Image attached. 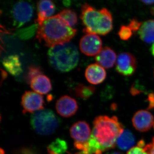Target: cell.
Listing matches in <instances>:
<instances>
[{"mask_svg": "<svg viewBox=\"0 0 154 154\" xmlns=\"http://www.w3.org/2000/svg\"><path fill=\"white\" fill-rule=\"evenodd\" d=\"M28 75L26 79L28 83H30L31 80L34 77L38 75H42L41 69L38 67L35 66H30L29 67Z\"/></svg>", "mask_w": 154, "mask_h": 154, "instance_id": "cell-23", "label": "cell"}, {"mask_svg": "<svg viewBox=\"0 0 154 154\" xmlns=\"http://www.w3.org/2000/svg\"><path fill=\"white\" fill-rule=\"evenodd\" d=\"M118 34L122 40L127 41L131 37L133 33L132 30L128 26L122 25L120 27Z\"/></svg>", "mask_w": 154, "mask_h": 154, "instance_id": "cell-22", "label": "cell"}, {"mask_svg": "<svg viewBox=\"0 0 154 154\" xmlns=\"http://www.w3.org/2000/svg\"><path fill=\"white\" fill-rule=\"evenodd\" d=\"M127 154H148L144 149V148L141 147L137 146L132 147L130 149Z\"/></svg>", "mask_w": 154, "mask_h": 154, "instance_id": "cell-25", "label": "cell"}, {"mask_svg": "<svg viewBox=\"0 0 154 154\" xmlns=\"http://www.w3.org/2000/svg\"><path fill=\"white\" fill-rule=\"evenodd\" d=\"M4 66L11 74L17 75L22 72L21 63L17 55L9 56L3 61Z\"/></svg>", "mask_w": 154, "mask_h": 154, "instance_id": "cell-18", "label": "cell"}, {"mask_svg": "<svg viewBox=\"0 0 154 154\" xmlns=\"http://www.w3.org/2000/svg\"><path fill=\"white\" fill-rule=\"evenodd\" d=\"M153 74H154V71H153Z\"/></svg>", "mask_w": 154, "mask_h": 154, "instance_id": "cell-33", "label": "cell"}, {"mask_svg": "<svg viewBox=\"0 0 154 154\" xmlns=\"http://www.w3.org/2000/svg\"><path fill=\"white\" fill-rule=\"evenodd\" d=\"M96 88L93 86H87L83 85H78L75 89L76 94L79 97L88 99L95 93Z\"/></svg>", "mask_w": 154, "mask_h": 154, "instance_id": "cell-21", "label": "cell"}, {"mask_svg": "<svg viewBox=\"0 0 154 154\" xmlns=\"http://www.w3.org/2000/svg\"><path fill=\"white\" fill-rule=\"evenodd\" d=\"M105 69L97 63L92 64L87 68L85 71L86 79L91 84H101L106 77Z\"/></svg>", "mask_w": 154, "mask_h": 154, "instance_id": "cell-14", "label": "cell"}, {"mask_svg": "<svg viewBox=\"0 0 154 154\" xmlns=\"http://www.w3.org/2000/svg\"><path fill=\"white\" fill-rule=\"evenodd\" d=\"M1 154H5V151L2 149H1Z\"/></svg>", "mask_w": 154, "mask_h": 154, "instance_id": "cell-32", "label": "cell"}, {"mask_svg": "<svg viewBox=\"0 0 154 154\" xmlns=\"http://www.w3.org/2000/svg\"><path fill=\"white\" fill-rule=\"evenodd\" d=\"M135 141V138L132 133L125 130L117 139L116 145L121 150H127L134 146Z\"/></svg>", "mask_w": 154, "mask_h": 154, "instance_id": "cell-19", "label": "cell"}, {"mask_svg": "<svg viewBox=\"0 0 154 154\" xmlns=\"http://www.w3.org/2000/svg\"><path fill=\"white\" fill-rule=\"evenodd\" d=\"M37 19L36 22L40 25L45 19L52 17L55 12V7L54 4L49 0H42L39 1L37 4Z\"/></svg>", "mask_w": 154, "mask_h": 154, "instance_id": "cell-15", "label": "cell"}, {"mask_svg": "<svg viewBox=\"0 0 154 154\" xmlns=\"http://www.w3.org/2000/svg\"><path fill=\"white\" fill-rule=\"evenodd\" d=\"M151 13L152 15L154 16V8H152L150 10Z\"/></svg>", "mask_w": 154, "mask_h": 154, "instance_id": "cell-31", "label": "cell"}, {"mask_svg": "<svg viewBox=\"0 0 154 154\" xmlns=\"http://www.w3.org/2000/svg\"><path fill=\"white\" fill-rule=\"evenodd\" d=\"M58 14L70 27H73L77 24L78 19L74 11L69 9H64Z\"/></svg>", "mask_w": 154, "mask_h": 154, "instance_id": "cell-20", "label": "cell"}, {"mask_svg": "<svg viewBox=\"0 0 154 154\" xmlns=\"http://www.w3.org/2000/svg\"><path fill=\"white\" fill-rule=\"evenodd\" d=\"M76 32L58 14L38 25L36 38L45 46L51 48L69 42Z\"/></svg>", "mask_w": 154, "mask_h": 154, "instance_id": "cell-2", "label": "cell"}, {"mask_svg": "<svg viewBox=\"0 0 154 154\" xmlns=\"http://www.w3.org/2000/svg\"><path fill=\"white\" fill-rule=\"evenodd\" d=\"M108 154H122L121 152H112L109 153Z\"/></svg>", "mask_w": 154, "mask_h": 154, "instance_id": "cell-30", "label": "cell"}, {"mask_svg": "<svg viewBox=\"0 0 154 154\" xmlns=\"http://www.w3.org/2000/svg\"><path fill=\"white\" fill-rule=\"evenodd\" d=\"M137 69V60L134 56L128 52H122L117 57L116 69L119 73L125 76H131Z\"/></svg>", "mask_w": 154, "mask_h": 154, "instance_id": "cell-8", "label": "cell"}, {"mask_svg": "<svg viewBox=\"0 0 154 154\" xmlns=\"http://www.w3.org/2000/svg\"><path fill=\"white\" fill-rule=\"evenodd\" d=\"M132 123L136 129L145 132L154 126V118L149 111L140 110L135 113L132 118Z\"/></svg>", "mask_w": 154, "mask_h": 154, "instance_id": "cell-11", "label": "cell"}, {"mask_svg": "<svg viewBox=\"0 0 154 154\" xmlns=\"http://www.w3.org/2000/svg\"><path fill=\"white\" fill-rule=\"evenodd\" d=\"M143 148L148 154H154V137L152 143L147 145Z\"/></svg>", "mask_w": 154, "mask_h": 154, "instance_id": "cell-26", "label": "cell"}, {"mask_svg": "<svg viewBox=\"0 0 154 154\" xmlns=\"http://www.w3.org/2000/svg\"><path fill=\"white\" fill-rule=\"evenodd\" d=\"M56 108L58 114L64 117H69L74 115L78 110L76 100L67 96L60 97L57 101Z\"/></svg>", "mask_w": 154, "mask_h": 154, "instance_id": "cell-12", "label": "cell"}, {"mask_svg": "<svg viewBox=\"0 0 154 154\" xmlns=\"http://www.w3.org/2000/svg\"><path fill=\"white\" fill-rule=\"evenodd\" d=\"M23 113H33L44 109V101L41 94L33 91H26L22 98Z\"/></svg>", "mask_w": 154, "mask_h": 154, "instance_id": "cell-7", "label": "cell"}, {"mask_svg": "<svg viewBox=\"0 0 154 154\" xmlns=\"http://www.w3.org/2000/svg\"><path fill=\"white\" fill-rule=\"evenodd\" d=\"M148 101L149 103V108H152L154 107V94L152 93L149 94Z\"/></svg>", "mask_w": 154, "mask_h": 154, "instance_id": "cell-27", "label": "cell"}, {"mask_svg": "<svg viewBox=\"0 0 154 154\" xmlns=\"http://www.w3.org/2000/svg\"><path fill=\"white\" fill-rule=\"evenodd\" d=\"M117 56L115 51L110 48L105 47L96 56V63L104 69L111 68L116 63Z\"/></svg>", "mask_w": 154, "mask_h": 154, "instance_id": "cell-13", "label": "cell"}, {"mask_svg": "<svg viewBox=\"0 0 154 154\" xmlns=\"http://www.w3.org/2000/svg\"><path fill=\"white\" fill-rule=\"evenodd\" d=\"M79 53L76 46L70 42L50 48L48 52L50 64L57 70L66 72L77 66Z\"/></svg>", "mask_w": 154, "mask_h": 154, "instance_id": "cell-4", "label": "cell"}, {"mask_svg": "<svg viewBox=\"0 0 154 154\" xmlns=\"http://www.w3.org/2000/svg\"><path fill=\"white\" fill-rule=\"evenodd\" d=\"M141 2L146 5H152L154 4V1H141Z\"/></svg>", "mask_w": 154, "mask_h": 154, "instance_id": "cell-28", "label": "cell"}, {"mask_svg": "<svg viewBox=\"0 0 154 154\" xmlns=\"http://www.w3.org/2000/svg\"><path fill=\"white\" fill-rule=\"evenodd\" d=\"M140 38L146 43L154 42V20H149L142 23L138 31Z\"/></svg>", "mask_w": 154, "mask_h": 154, "instance_id": "cell-17", "label": "cell"}, {"mask_svg": "<svg viewBox=\"0 0 154 154\" xmlns=\"http://www.w3.org/2000/svg\"><path fill=\"white\" fill-rule=\"evenodd\" d=\"M102 41L98 35L88 33L80 42V48L84 54L89 56H96L102 49Z\"/></svg>", "mask_w": 154, "mask_h": 154, "instance_id": "cell-9", "label": "cell"}, {"mask_svg": "<svg viewBox=\"0 0 154 154\" xmlns=\"http://www.w3.org/2000/svg\"><path fill=\"white\" fill-rule=\"evenodd\" d=\"M150 51L151 52L152 55L154 57V42L153 43L151 47L150 48Z\"/></svg>", "mask_w": 154, "mask_h": 154, "instance_id": "cell-29", "label": "cell"}, {"mask_svg": "<svg viewBox=\"0 0 154 154\" xmlns=\"http://www.w3.org/2000/svg\"><path fill=\"white\" fill-rule=\"evenodd\" d=\"M14 24L17 28L27 23L32 18L33 8L31 4L25 1H19L14 5L12 9Z\"/></svg>", "mask_w": 154, "mask_h": 154, "instance_id": "cell-6", "label": "cell"}, {"mask_svg": "<svg viewBox=\"0 0 154 154\" xmlns=\"http://www.w3.org/2000/svg\"><path fill=\"white\" fill-rule=\"evenodd\" d=\"M142 23V22H139L137 19L134 18L130 20L128 27L133 32H137V31H138L140 29Z\"/></svg>", "mask_w": 154, "mask_h": 154, "instance_id": "cell-24", "label": "cell"}, {"mask_svg": "<svg viewBox=\"0 0 154 154\" xmlns=\"http://www.w3.org/2000/svg\"><path fill=\"white\" fill-rule=\"evenodd\" d=\"M70 134L75 141V143H85L91 137V128L85 122L79 121L72 125L70 129Z\"/></svg>", "mask_w": 154, "mask_h": 154, "instance_id": "cell-10", "label": "cell"}, {"mask_svg": "<svg viewBox=\"0 0 154 154\" xmlns=\"http://www.w3.org/2000/svg\"><path fill=\"white\" fill-rule=\"evenodd\" d=\"M91 137L87 142L90 154H102L114 148L117 139L124 131L116 116H100L94 119Z\"/></svg>", "mask_w": 154, "mask_h": 154, "instance_id": "cell-1", "label": "cell"}, {"mask_svg": "<svg viewBox=\"0 0 154 154\" xmlns=\"http://www.w3.org/2000/svg\"><path fill=\"white\" fill-rule=\"evenodd\" d=\"M30 88L34 92L39 94H46L51 91V84L49 78L43 75L34 77L30 83Z\"/></svg>", "mask_w": 154, "mask_h": 154, "instance_id": "cell-16", "label": "cell"}, {"mask_svg": "<svg viewBox=\"0 0 154 154\" xmlns=\"http://www.w3.org/2000/svg\"><path fill=\"white\" fill-rule=\"evenodd\" d=\"M80 18L85 28V33L106 35L113 28V17L107 9L97 10L88 4L82 7Z\"/></svg>", "mask_w": 154, "mask_h": 154, "instance_id": "cell-3", "label": "cell"}, {"mask_svg": "<svg viewBox=\"0 0 154 154\" xmlns=\"http://www.w3.org/2000/svg\"><path fill=\"white\" fill-rule=\"evenodd\" d=\"M30 124L37 134L47 136L55 131L58 126L59 120L52 110L43 109L31 115Z\"/></svg>", "mask_w": 154, "mask_h": 154, "instance_id": "cell-5", "label": "cell"}]
</instances>
